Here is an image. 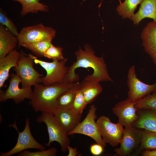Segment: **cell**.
Returning <instances> with one entry per match:
<instances>
[{
  "instance_id": "cell-32",
  "label": "cell",
  "mask_w": 156,
  "mask_h": 156,
  "mask_svg": "<svg viewBox=\"0 0 156 156\" xmlns=\"http://www.w3.org/2000/svg\"><path fill=\"white\" fill-rule=\"evenodd\" d=\"M68 153L67 156H76L79 153L76 148H73L69 145L67 148Z\"/></svg>"
},
{
  "instance_id": "cell-10",
  "label": "cell",
  "mask_w": 156,
  "mask_h": 156,
  "mask_svg": "<svg viewBox=\"0 0 156 156\" xmlns=\"http://www.w3.org/2000/svg\"><path fill=\"white\" fill-rule=\"evenodd\" d=\"M127 85L129 89L128 98L135 103L156 90V81L152 84H147L142 81L136 76L134 65L129 69Z\"/></svg>"
},
{
  "instance_id": "cell-13",
  "label": "cell",
  "mask_w": 156,
  "mask_h": 156,
  "mask_svg": "<svg viewBox=\"0 0 156 156\" xmlns=\"http://www.w3.org/2000/svg\"><path fill=\"white\" fill-rule=\"evenodd\" d=\"M135 104L128 98L117 103L112 109L113 113L118 118V122L125 127L132 126L138 119V109Z\"/></svg>"
},
{
  "instance_id": "cell-3",
  "label": "cell",
  "mask_w": 156,
  "mask_h": 156,
  "mask_svg": "<svg viewBox=\"0 0 156 156\" xmlns=\"http://www.w3.org/2000/svg\"><path fill=\"white\" fill-rule=\"evenodd\" d=\"M38 123H44L47 128L49 139L45 145L49 147L52 143L57 142L60 144L62 151H67L70 141L68 135L58 122L54 115L51 113L42 112L36 119Z\"/></svg>"
},
{
  "instance_id": "cell-8",
  "label": "cell",
  "mask_w": 156,
  "mask_h": 156,
  "mask_svg": "<svg viewBox=\"0 0 156 156\" xmlns=\"http://www.w3.org/2000/svg\"><path fill=\"white\" fill-rule=\"evenodd\" d=\"M97 108L95 105H91L85 118L68 135L76 134H82L90 137L96 143L104 148L106 145L101 135L98 125L95 121L97 117L96 114Z\"/></svg>"
},
{
  "instance_id": "cell-1",
  "label": "cell",
  "mask_w": 156,
  "mask_h": 156,
  "mask_svg": "<svg viewBox=\"0 0 156 156\" xmlns=\"http://www.w3.org/2000/svg\"><path fill=\"white\" fill-rule=\"evenodd\" d=\"M76 61L68 68L64 82L74 83L78 81L79 75L76 74L75 70L79 68H90L93 70L92 74L86 75L84 79L91 81L113 82L108 72L107 65L103 56L98 57L95 54V52L92 47L88 44H85L84 50L79 47L75 52Z\"/></svg>"
},
{
  "instance_id": "cell-17",
  "label": "cell",
  "mask_w": 156,
  "mask_h": 156,
  "mask_svg": "<svg viewBox=\"0 0 156 156\" xmlns=\"http://www.w3.org/2000/svg\"><path fill=\"white\" fill-rule=\"evenodd\" d=\"M20 56L21 53L15 49L5 57L0 59V89L9 77L10 69L17 66Z\"/></svg>"
},
{
  "instance_id": "cell-6",
  "label": "cell",
  "mask_w": 156,
  "mask_h": 156,
  "mask_svg": "<svg viewBox=\"0 0 156 156\" xmlns=\"http://www.w3.org/2000/svg\"><path fill=\"white\" fill-rule=\"evenodd\" d=\"M34 62L40 65L46 71V75L41 78L42 83L45 85H49L57 83L64 82L65 77L67 73L69 67L66 66L67 58L58 61L53 60L48 62L38 59L31 54Z\"/></svg>"
},
{
  "instance_id": "cell-19",
  "label": "cell",
  "mask_w": 156,
  "mask_h": 156,
  "mask_svg": "<svg viewBox=\"0 0 156 156\" xmlns=\"http://www.w3.org/2000/svg\"><path fill=\"white\" fill-rule=\"evenodd\" d=\"M138 11L131 18L134 25H138L146 18L152 19L156 22V0H143Z\"/></svg>"
},
{
  "instance_id": "cell-5",
  "label": "cell",
  "mask_w": 156,
  "mask_h": 156,
  "mask_svg": "<svg viewBox=\"0 0 156 156\" xmlns=\"http://www.w3.org/2000/svg\"><path fill=\"white\" fill-rule=\"evenodd\" d=\"M21 56L17 66L13 70L21 79L22 88L31 87L42 83V77L43 76L34 68V60L31 54L26 55L21 51Z\"/></svg>"
},
{
  "instance_id": "cell-14",
  "label": "cell",
  "mask_w": 156,
  "mask_h": 156,
  "mask_svg": "<svg viewBox=\"0 0 156 156\" xmlns=\"http://www.w3.org/2000/svg\"><path fill=\"white\" fill-rule=\"evenodd\" d=\"M142 45L156 67V22H150L143 29L141 34Z\"/></svg>"
},
{
  "instance_id": "cell-15",
  "label": "cell",
  "mask_w": 156,
  "mask_h": 156,
  "mask_svg": "<svg viewBox=\"0 0 156 156\" xmlns=\"http://www.w3.org/2000/svg\"><path fill=\"white\" fill-rule=\"evenodd\" d=\"M52 114L68 135L81 122L82 116V114L75 113L71 108L55 109Z\"/></svg>"
},
{
  "instance_id": "cell-2",
  "label": "cell",
  "mask_w": 156,
  "mask_h": 156,
  "mask_svg": "<svg viewBox=\"0 0 156 156\" xmlns=\"http://www.w3.org/2000/svg\"><path fill=\"white\" fill-rule=\"evenodd\" d=\"M74 83H57L49 85L37 84L34 86L29 104L36 112L52 114L55 109L56 101L58 96Z\"/></svg>"
},
{
  "instance_id": "cell-27",
  "label": "cell",
  "mask_w": 156,
  "mask_h": 156,
  "mask_svg": "<svg viewBox=\"0 0 156 156\" xmlns=\"http://www.w3.org/2000/svg\"><path fill=\"white\" fill-rule=\"evenodd\" d=\"M87 105L80 88L76 94L71 108L75 113L82 114Z\"/></svg>"
},
{
  "instance_id": "cell-31",
  "label": "cell",
  "mask_w": 156,
  "mask_h": 156,
  "mask_svg": "<svg viewBox=\"0 0 156 156\" xmlns=\"http://www.w3.org/2000/svg\"><path fill=\"white\" fill-rule=\"evenodd\" d=\"M104 148L103 146L96 143L90 145V150L92 155L97 156L102 154L104 151Z\"/></svg>"
},
{
  "instance_id": "cell-11",
  "label": "cell",
  "mask_w": 156,
  "mask_h": 156,
  "mask_svg": "<svg viewBox=\"0 0 156 156\" xmlns=\"http://www.w3.org/2000/svg\"><path fill=\"white\" fill-rule=\"evenodd\" d=\"M9 85L5 91L0 90V102H3L11 99L16 104L23 102L25 99L30 100L33 90L31 87L20 88L19 84L21 83L20 77L16 73H12L10 75Z\"/></svg>"
},
{
  "instance_id": "cell-16",
  "label": "cell",
  "mask_w": 156,
  "mask_h": 156,
  "mask_svg": "<svg viewBox=\"0 0 156 156\" xmlns=\"http://www.w3.org/2000/svg\"><path fill=\"white\" fill-rule=\"evenodd\" d=\"M138 118L132 126L137 128L156 132V110L138 109Z\"/></svg>"
},
{
  "instance_id": "cell-29",
  "label": "cell",
  "mask_w": 156,
  "mask_h": 156,
  "mask_svg": "<svg viewBox=\"0 0 156 156\" xmlns=\"http://www.w3.org/2000/svg\"><path fill=\"white\" fill-rule=\"evenodd\" d=\"M62 50L63 48L61 47H56L52 44L47 50L44 57L53 60H62L64 58Z\"/></svg>"
},
{
  "instance_id": "cell-4",
  "label": "cell",
  "mask_w": 156,
  "mask_h": 156,
  "mask_svg": "<svg viewBox=\"0 0 156 156\" xmlns=\"http://www.w3.org/2000/svg\"><path fill=\"white\" fill-rule=\"evenodd\" d=\"M55 34L54 29L42 23L24 27L17 37L18 48L47 39H53Z\"/></svg>"
},
{
  "instance_id": "cell-26",
  "label": "cell",
  "mask_w": 156,
  "mask_h": 156,
  "mask_svg": "<svg viewBox=\"0 0 156 156\" xmlns=\"http://www.w3.org/2000/svg\"><path fill=\"white\" fill-rule=\"evenodd\" d=\"M135 106L138 109H149L156 110V90L136 102Z\"/></svg>"
},
{
  "instance_id": "cell-25",
  "label": "cell",
  "mask_w": 156,
  "mask_h": 156,
  "mask_svg": "<svg viewBox=\"0 0 156 156\" xmlns=\"http://www.w3.org/2000/svg\"><path fill=\"white\" fill-rule=\"evenodd\" d=\"M139 146L140 150L142 151L156 149V132L143 129L142 138Z\"/></svg>"
},
{
  "instance_id": "cell-21",
  "label": "cell",
  "mask_w": 156,
  "mask_h": 156,
  "mask_svg": "<svg viewBox=\"0 0 156 156\" xmlns=\"http://www.w3.org/2000/svg\"><path fill=\"white\" fill-rule=\"evenodd\" d=\"M80 89L87 104L91 103L103 90L99 82L84 79L80 82Z\"/></svg>"
},
{
  "instance_id": "cell-20",
  "label": "cell",
  "mask_w": 156,
  "mask_h": 156,
  "mask_svg": "<svg viewBox=\"0 0 156 156\" xmlns=\"http://www.w3.org/2000/svg\"><path fill=\"white\" fill-rule=\"evenodd\" d=\"M80 88V82L74 83L72 86L62 93L56 99L54 110L70 109L76 94Z\"/></svg>"
},
{
  "instance_id": "cell-22",
  "label": "cell",
  "mask_w": 156,
  "mask_h": 156,
  "mask_svg": "<svg viewBox=\"0 0 156 156\" xmlns=\"http://www.w3.org/2000/svg\"><path fill=\"white\" fill-rule=\"evenodd\" d=\"M17 1L22 5L20 14L23 17L28 13H37L39 12H47L49 8L47 5L40 2V0H12Z\"/></svg>"
},
{
  "instance_id": "cell-7",
  "label": "cell",
  "mask_w": 156,
  "mask_h": 156,
  "mask_svg": "<svg viewBox=\"0 0 156 156\" xmlns=\"http://www.w3.org/2000/svg\"><path fill=\"white\" fill-rule=\"evenodd\" d=\"M10 126L14 128L18 132L17 141L14 146L10 150L6 152L1 153L0 156H11L28 149H36L39 150L46 149L45 147L37 141L32 136L29 118L26 119L25 126L22 131H18L16 122Z\"/></svg>"
},
{
  "instance_id": "cell-33",
  "label": "cell",
  "mask_w": 156,
  "mask_h": 156,
  "mask_svg": "<svg viewBox=\"0 0 156 156\" xmlns=\"http://www.w3.org/2000/svg\"><path fill=\"white\" fill-rule=\"evenodd\" d=\"M141 155L143 156H156V150L150 151L146 150L142 151Z\"/></svg>"
},
{
  "instance_id": "cell-12",
  "label": "cell",
  "mask_w": 156,
  "mask_h": 156,
  "mask_svg": "<svg viewBox=\"0 0 156 156\" xmlns=\"http://www.w3.org/2000/svg\"><path fill=\"white\" fill-rule=\"evenodd\" d=\"M143 129L132 126L125 127L119 147L114 151L120 156L130 155L139 146L142 138Z\"/></svg>"
},
{
  "instance_id": "cell-30",
  "label": "cell",
  "mask_w": 156,
  "mask_h": 156,
  "mask_svg": "<svg viewBox=\"0 0 156 156\" xmlns=\"http://www.w3.org/2000/svg\"><path fill=\"white\" fill-rule=\"evenodd\" d=\"M57 150L52 147L47 150H40L36 152H31L25 150L18 154L19 156H55L57 155Z\"/></svg>"
},
{
  "instance_id": "cell-23",
  "label": "cell",
  "mask_w": 156,
  "mask_h": 156,
  "mask_svg": "<svg viewBox=\"0 0 156 156\" xmlns=\"http://www.w3.org/2000/svg\"><path fill=\"white\" fill-rule=\"evenodd\" d=\"M143 0H125L120 2L116 8L118 14L124 19H131L138 5L140 4Z\"/></svg>"
},
{
  "instance_id": "cell-28",
  "label": "cell",
  "mask_w": 156,
  "mask_h": 156,
  "mask_svg": "<svg viewBox=\"0 0 156 156\" xmlns=\"http://www.w3.org/2000/svg\"><path fill=\"white\" fill-rule=\"evenodd\" d=\"M0 23L17 37L19 32L12 21L8 17L6 13L0 8Z\"/></svg>"
},
{
  "instance_id": "cell-18",
  "label": "cell",
  "mask_w": 156,
  "mask_h": 156,
  "mask_svg": "<svg viewBox=\"0 0 156 156\" xmlns=\"http://www.w3.org/2000/svg\"><path fill=\"white\" fill-rule=\"evenodd\" d=\"M18 45L17 37L0 25V59L5 56Z\"/></svg>"
},
{
  "instance_id": "cell-9",
  "label": "cell",
  "mask_w": 156,
  "mask_h": 156,
  "mask_svg": "<svg viewBox=\"0 0 156 156\" xmlns=\"http://www.w3.org/2000/svg\"><path fill=\"white\" fill-rule=\"evenodd\" d=\"M101 135L104 142L112 146L120 144L122 138L124 129L118 122H112L107 116H101L96 121Z\"/></svg>"
},
{
  "instance_id": "cell-24",
  "label": "cell",
  "mask_w": 156,
  "mask_h": 156,
  "mask_svg": "<svg viewBox=\"0 0 156 156\" xmlns=\"http://www.w3.org/2000/svg\"><path fill=\"white\" fill-rule=\"evenodd\" d=\"M53 39H48L28 44L23 47L30 50L37 57H42L48 49L52 45Z\"/></svg>"
}]
</instances>
